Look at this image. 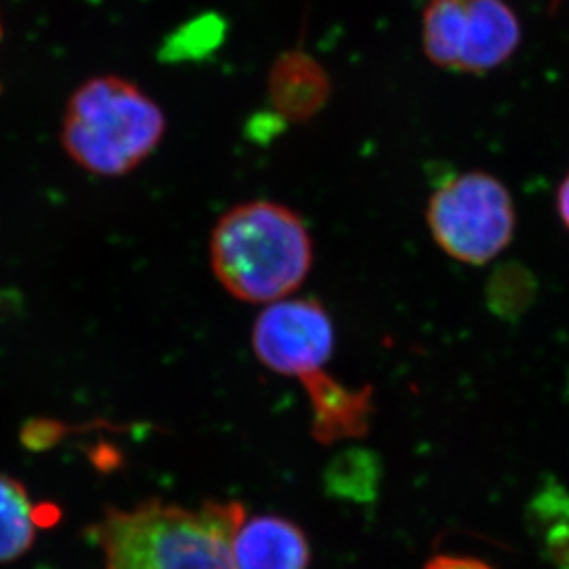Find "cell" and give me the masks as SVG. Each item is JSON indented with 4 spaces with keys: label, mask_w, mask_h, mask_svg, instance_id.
I'll list each match as a JSON object with an SVG mask.
<instances>
[{
    "label": "cell",
    "mask_w": 569,
    "mask_h": 569,
    "mask_svg": "<svg viewBox=\"0 0 569 569\" xmlns=\"http://www.w3.org/2000/svg\"><path fill=\"white\" fill-rule=\"evenodd\" d=\"M214 278L236 300L289 298L312 267V239L300 214L283 203L252 200L228 209L209 241Z\"/></svg>",
    "instance_id": "1"
},
{
    "label": "cell",
    "mask_w": 569,
    "mask_h": 569,
    "mask_svg": "<svg viewBox=\"0 0 569 569\" xmlns=\"http://www.w3.org/2000/svg\"><path fill=\"white\" fill-rule=\"evenodd\" d=\"M242 518L236 503L113 510L100 527L106 569H236L231 538Z\"/></svg>",
    "instance_id": "2"
},
{
    "label": "cell",
    "mask_w": 569,
    "mask_h": 569,
    "mask_svg": "<svg viewBox=\"0 0 569 569\" xmlns=\"http://www.w3.org/2000/svg\"><path fill=\"white\" fill-rule=\"evenodd\" d=\"M164 130L163 110L139 86L121 77H97L69 100L61 141L82 169L117 178L150 158Z\"/></svg>",
    "instance_id": "3"
},
{
    "label": "cell",
    "mask_w": 569,
    "mask_h": 569,
    "mask_svg": "<svg viewBox=\"0 0 569 569\" xmlns=\"http://www.w3.org/2000/svg\"><path fill=\"white\" fill-rule=\"evenodd\" d=\"M426 217L438 247L462 263L492 261L515 236L510 192L498 178L481 170L443 180L429 198Z\"/></svg>",
    "instance_id": "4"
},
{
    "label": "cell",
    "mask_w": 569,
    "mask_h": 569,
    "mask_svg": "<svg viewBox=\"0 0 569 569\" xmlns=\"http://www.w3.org/2000/svg\"><path fill=\"white\" fill-rule=\"evenodd\" d=\"M520 41L518 16L503 0H431L423 13L427 58L449 71H492Z\"/></svg>",
    "instance_id": "5"
},
{
    "label": "cell",
    "mask_w": 569,
    "mask_h": 569,
    "mask_svg": "<svg viewBox=\"0 0 569 569\" xmlns=\"http://www.w3.org/2000/svg\"><path fill=\"white\" fill-rule=\"evenodd\" d=\"M252 348L263 367L301 381L333 357V318L315 298L272 301L253 322Z\"/></svg>",
    "instance_id": "6"
},
{
    "label": "cell",
    "mask_w": 569,
    "mask_h": 569,
    "mask_svg": "<svg viewBox=\"0 0 569 569\" xmlns=\"http://www.w3.org/2000/svg\"><path fill=\"white\" fill-rule=\"evenodd\" d=\"M311 403L312 437L318 442L335 443L361 438L373 417V389H348L326 370L301 379Z\"/></svg>",
    "instance_id": "7"
},
{
    "label": "cell",
    "mask_w": 569,
    "mask_h": 569,
    "mask_svg": "<svg viewBox=\"0 0 569 569\" xmlns=\"http://www.w3.org/2000/svg\"><path fill=\"white\" fill-rule=\"evenodd\" d=\"M236 569H307L309 543L303 532L278 516L244 520L231 538Z\"/></svg>",
    "instance_id": "8"
},
{
    "label": "cell",
    "mask_w": 569,
    "mask_h": 569,
    "mask_svg": "<svg viewBox=\"0 0 569 569\" xmlns=\"http://www.w3.org/2000/svg\"><path fill=\"white\" fill-rule=\"evenodd\" d=\"M39 507L21 482L0 476V565L27 553L38 537Z\"/></svg>",
    "instance_id": "9"
},
{
    "label": "cell",
    "mask_w": 569,
    "mask_h": 569,
    "mask_svg": "<svg viewBox=\"0 0 569 569\" xmlns=\"http://www.w3.org/2000/svg\"><path fill=\"white\" fill-rule=\"evenodd\" d=\"M557 208H559L560 217L565 220V224L569 230V174L562 186H560L559 194H557Z\"/></svg>",
    "instance_id": "10"
},
{
    "label": "cell",
    "mask_w": 569,
    "mask_h": 569,
    "mask_svg": "<svg viewBox=\"0 0 569 569\" xmlns=\"http://www.w3.org/2000/svg\"><path fill=\"white\" fill-rule=\"evenodd\" d=\"M429 569H485L482 566L466 562V560L440 559L432 562Z\"/></svg>",
    "instance_id": "11"
}]
</instances>
